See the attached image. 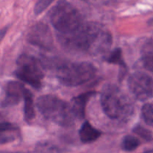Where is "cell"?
<instances>
[{"instance_id": "cell-1", "label": "cell", "mask_w": 153, "mask_h": 153, "mask_svg": "<svg viewBox=\"0 0 153 153\" xmlns=\"http://www.w3.org/2000/svg\"><path fill=\"white\" fill-rule=\"evenodd\" d=\"M61 46L70 52L97 55L108 52L113 42L110 31L97 22H85L68 34H58Z\"/></svg>"}, {"instance_id": "cell-2", "label": "cell", "mask_w": 153, "mask_h": 153, "mask_svg": "<svg viewBox=\"0 0 153 153\" xmlns=\"http://www.w3.org/2000/svg\"><path fill=\"white\" fill-rule=\"evenodd\" d=\"M44 69L55 74L58 82L66 87H77L95 76L97 69L89 62H72L68 60L44 58L40 60Z\"/></svg>"}, {"instance_id": "cell-3", "label": "cell", "mask_w": 153, "mask_h": 153, "mask_svg": "<svg viewBox=\"0 0 153 153\" xmlns=\"http://www.w3.org/2000/svg\"><path fill=\"white\" fill-rule=\"evenodd\" d=\"M102 108L111 120L126 122L134 113V104L115 85H106L100 97Z\"/></svg>"}, {"instance_id": "cell-4", "label": "cell", "mask_w": 153, "mask_h": 153, "mask_svg": "<svg viewBox=\"0 0 153 153\" xmlns=\"http://www.w3.org/2000/svg\"><path fill=\"white\" fill-rule=\"evenodd\" d=\"M39 112L48 120L62 127L73 126L75 117L71 105L59 97L46 94L39 97L36 102Z\"/></svg>"}, {"instance_id": "cell-5", "label": "cell", "mask_w": 153, "mask_h": 153, "mask_svg": "<svg viewBox=\"0 0 153 153\" xmlns=\"http://www.w3.org/2000/svg\"><path fill=\"white\" fill-rule=\"evenodd\" d=\"M49 20L58 34H68L85 22L77 7L66 1H58L49 13Z\"/></svg>"}, {"instance_id": "cell-6", "label": "cell", "mask_w": 153, "mask_h": 153, "mask_svg": "<svg viewBox=\"0 0 153 153\" xmlns=\"http://www.w3.org/2000/svg\"><path fill=\"white\" fill-rule=\"evenodd\" d=\"M40 60L27 54L19 55L16 61L15 76L32 88L40 89L42 87L44 73Z\"/></svg>"}, {"instance_id": "cell-7", "label": "cell", "mask_w": 153, "mask_h": 153, "mask_svg": "<svg viewBox=\"0 0 153 153\" xmlns=\"http://www.w3.org/2000/svg\"><path fill=\"white\" fill-rule=\"evenodd\" d=\"M128 86L132 95L139 101L153 98V79L143 72L132 73L128 79Z\"/></svg>"}, {"instance_id": "cell-8", "label": "cell", "mask_w": 153, "mask_h": 153, "mask_svg": "<svg viewBox=\"0 0 153 153\" xmlns=\"http://www.w3.org/2000/svg\"><path fill=\"white\" fill-rule=\"evenodd\" d=\"M27 40L30 44L45 51H52L55 48L52 31L43 22H37L31 27L27 34Z\"/></svg>"}, {"instance_id": "cell-9", "label": "cell", "mask_w": 153, "mask_h": 153, "mask_svg": "<svg viewBox=\"0 0 153 153\" xmlns=\"http://www.w3.org/2000/svg\"><path fill=\"white\" fill-rule=\"evenodd\" d=\"M28 89L22 83L16 81H10L6 84L5 97L3 100L4 107L13 106L17 105L22 99H24Z\"/></svg>"}, {"instance_id": "cell-10", "label": "cell", "mask_w": 153, "mask_h": 153, "mask_svg": "<svg viewBox=\"0 0 153 153\" xmlns=\"http://www.w3.org/2000/svg\"><path fill=\"white\" fill-rule=\"evenodd\" d=\"M95 94L96 92L94 91H89V92L84 93L78 97L73 98L70 105H71L73 114L76 119L82 120L85 118L87 104L91 97Z\"/></svg>"}, {"instance_id": "cell-11", "label": "cell", "mask_w": 153, "mask_h": 153, "mask_svg": "<svg viewBox=\"0 0 153 153\" xmlns=\"http://www.w3.org/2000/svg\"><path fill=\"white\" fill-rule=\"evenodd\" d=\"M79 135L81 142L86 144L91 143L98 140L102 135V132L100 130L94 128L91 123L85 121L79 130Z\"/></svg>"}, {"instance_id": "cell-12", "label": "cell", "mask_w": 153, "mask_h": 153, "mask_svg": "<svg viewBox=\"0 0 153 153\" xmlns=\"http://www.w3.org/2000/svg\"><path fill=\"white\" fill-rule=\"evenodd\" d=\"M35 117L34 102L31 93L27 90L24 97V119L25 122L30 123Z\"/></svg>"}, {"instance_id": "cell-13", "label": "cell", "mask_w": 153, "mask_h": 153, "mask_svg": "<svg viewBox=\"0 0 153 153\" xmlns=\"http://www.w3.org/2000/svg\"><path fill=\"white\" fill-rule=\"evenodd\" d=\"M141 61L143 67L153 74V40L143 46Z\"/></svg>"}, {"instance_id": "cell-14", "label": "cell", "mask_w": 153, "mask_h": 153, "mask_svg": "<svg viewBox=\"0 0 153 153\" xmlns=\"http://www.w3.org/2000/svg\"><path fill=\"white\" fill-rule=\"evenodd\" d=\"M65 150L58 145L49 141L40 142L36 145L34 153H64Z\"/></svg>"}, {"instance_id": "cell-15", "label": "cell", "mask_w": 153, "mask_h": 153, "mask_svg": "<svg viewBox=\"0 0 153 153\" xmlns=\"http://www.w3.org/2000/svg\"><path fill=\"white\" fill-rule=\"evenodd\" d=\"M106 62L111 64H117L123 69H126V64L124 61L122 49L120 48H116L114 49L105 58Z\"/></svg>"}, {"instance_id": "cell-16", "label": "cell", "mask_w": 153, "mask_h": 153, "mask_svg": "<svg viewBox=\"0 0 153 153\" xmlns=\"http://www.w3.org/2000/svg\"><path fill=\"white\" fill-rule=\"evenodd\" d=\"M141 144L137 137L131 135H126L123 137L121 143V148L125 152H132L137 149Z\"/></svg>"}, {"instance_id": "cell-17", "label": "cell", "mask_w": 153, "mask_h": 153, "mask_svg": "<svg viewBox=\"0 0 153 153\" xmlns=\"http://www.w3.org/2000/svg\"><path fill=\"white\" fill-rule=\"evenodd\" d=\"M141 116L147 125L153 127V104L146 103L141 108Z\"/></svg>"}, {"instance_id": "cell-18", "label": "cell", "mask_w": 153, "mask_h": 153, "mask_svg": "<svg viewBox=\"0 0 153 153\" xmlns=\"http://www.w3.org/2000/svg\"><path fill=\"white\" fill-rule=\"evenodd\" d=\"M133 132L137 134V136L141 137V138H143L146 141L149 142L153 140V134L151 132V131H149L147 128H144V127L141 126L140 125L136 126L133 128Z\"/></svg>"}, {"instance_id": "cell-19", "label": "cell", "mask_w": 153, "mask_h": 153, "mask_svg": "<svg viewBox=\"0 0 153 153\" xmlns=\"http://www.w3.org/2000/svg\"><path fill=\"white\" fill-rule=\"evenodd\" d=\"M19 128L14 124L9 122L0 123V136L7 135V133H18Z\"/></svg>"}, {"instance_id": "cell-20", "label": "cell", "mask_w": 153, "mask_h": 153, "mask_svg": "<svg viewBox=\"0 0 153 153\" xmlns=\"http://www.w3.org/2000/svg\"><path fill=\"white\" fill-rule=\"evenodd\" d=\"M52 3V0H40L34 4V12L35 15H39L43 13Z\"/></svg>"}, {"instance_id": "cell-21", "label": "cell", "mask_w": 153, "mask_h": 153, "mask_svg": "<svg viewBox=\"0 0 153 153\" xmlns=\"http://www.w3.org/2000/svg\"><path fill=\"white\" fill-rule=\"evenodd\" d=\"M16 139V134H7V135L0 136V145L11 143Z\"/></svg>"}, {"instance_id": "cell-22", "label": "cell", "mask_w": 153, "mask_h": 153, "mask_svg": "<svg viewBox=\"0 0 153 153\" xmlns=\"http://www.w3.org/2000/svg\"><path fill=\"white\" fill-rule=\"evenodd\" d=\"M9 25H6V26L3 27V28H0V43L1 42V40L4 39V37H5L6 34L8 31L9 29Z\"/></svg>"}, {"instance_id": "cell-23", "label": "cell", "mask_w": 153, "mask_h": 153, "mask_svg": "<svg viewBox=\"0 0 153 153\" xmlns=\"http://www.w3.org/2000/svg\"><path fill=\"white\" fill-rule=\"evenodd\" d=\"M148 25H151V26H153V17L151 18V19L148 21Z\"/></svg>"}, {"instance_id": "cell-24", "label": "cell", "mask_w": 153, "mask_h": 153, "mask_svg": "<svg viewBox=\"0 0 153 153\" xmlns=\"http://www.w3.org/2000/svg\"><path fill=\"white\" fill-rule=\"evenodd\" d=\"M10 153V152H9ZM11 153H25V152H11Z\"/></svg>"}]
</instances>
